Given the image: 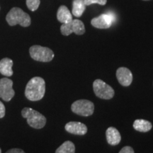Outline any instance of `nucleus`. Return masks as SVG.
Instances as JSON below:
<instances>
[{"mask_svg": "<svg viewBox=\"0 0 153 153\" xmlns=\"http://www.w3.org/2000/svg\"><path fill=\"white\" fill-rule=\"evenodd\" d=\"M45 93V82L42 77L35 76L30 79L26 85L25 96L28 100L39 101L43 98Z\"/></svg>", "mask_w": 153, "mask_h": 153, "instance_id": "obj_1", "label": "nucleus"}, {"mask_svg": "<svg viewBox=\"0 0 153 153\" xmlns=\"http://www.w3.org/2000/svg\"><path fill=\"white\" fill-rule=\"evenodd\" d=\"M6 19L8 24L11 26L19 24L23 27H28L31 22L29 15L18 7L11 9L7 15Z\"/></svg>", "mask_w": 153, "mask_h": 153, "instance_id": "obj_2", "label": "nucleus"}, {"mask_svg": "<svg viewBox=\"0 0 153 153\" xmlns=\"http://www.w3.org/2000/svg\"><path fill=\"white\" fill-rule=\"evenodd\" d=\"M22 116L27 119V123L30 127L36 129L43 128L46 124V118L37 111L31 108H23L22 111Z\"/></svg>", "mask_w": 153, "mask_h": 153, "instance_id": "obj_3", "label": "nucleus"}, {"mask_svg": "<svg viewBox=\"0 0 153 153\" xmlns=\"http://www.w3.org/2000/svg\"><path fill=\"white\" fill-rule=\"evenodd\" d=\"M30 55L34 60L48 62L54 58V53L51 49L41 45H33L29 49Z\"/></svg>", "mask_w": 153, "mask_h": 153, "instance_id": "obj_4", "label": "nucleus"}, {"mask_svg": "<svg viewBox=\"0 0 153 153\" xmlns=\"http://www.w3.org/2000/svg\"><path fill=\"white\" fill-rule=\"evenodd\" d=\"M71 110L74 114L79 116H89L94 114V105L87 99H79L72 104Z\"/></svg>", "mask_w": 153, "mask_h": 153, "instance_id": "obj_5", "label": "nucleus"}, {"mask_svg": "<svg viewBox=\"0 0 153 153\" xmlns=\"http://www.w3.org/2000/svg\"><path fill=\"white\" fill-rule=\"evenodd\" d=\"M93 89L95 95L102 99H112L114 97V89L110 85H107L103 80L97 79L93 83Z\"/></svg>", "mask_w": 153, "mask_h": 153, "instance_id": "obj_6", "label": "nucleus"}, {"mask_svg": "<svg viewBox=\"0 0 153 153\" xmlns=\"http://www.w3.org/2000/svg\"><path fill=\"white\" fill-rule=\"evenodd\" d=\"M61 33L68 36L72 33L76 35H83L85 33V27L84 23L79 19H72L68 24H62L60 27Z\"/></svg>", "mask_w": 153, "mask_h": 153, "instance_id": "obj_7", "label": "nucleus"}, {"mask_svg": "<svg viewBox=\"0 0 153 153\" xmlns=\"http://www.w3.org/2000/svg\"><path fill=\"white\" fill-rule=\"evenodd\" d=\"M12 87V80L8 78H2L0 79V98L5 101L11 100L15 94V91Z\"/></svg>", "mask_w": 153, "mask_h": 153, "instance_id": "obj_8", "label": "nucleus"}, {"mask_svg": "<svg viewBox=\"0 0 153 153\" xmlns=\"http://www.w3.org/2000/svg\"><path fill=\"white\" fill-rule=\"evenodd\" d=\"M114 20V16L110 13H108L92 19L91 21V24L94 27L99 29H106L111 26L113 21Z\"/></svg>", "mask_w": 153, "mask_h": 153, "instance_id": "obj_9", "label": "nucleus"}, {"mask_svg": "<svg viewBox=\"0 0 153 153\" xmlns=\"http://www.w3.org/2000/svg\"><path fill=\"white\" fill-rule=\"evenodd\" d=\"M116 78L120 85L123 87H128L133 82V76L131 71L128 68L121 67L118 68L116 71Z\"/></svg>", "mask_w": 153, "mask_h": 153, "instance_id": "obj_10", "label": "nucleus"}, {"mask_svg": "<svg viewBox=\"0 0 153 153\" xmlns=\"http://www.w3.org/2000/svg\"><path fill=\"white\" fill-rule=\"evenodd\" d=\"M66 131L76 135H84L87 133V127L81 122L70 121L65 126Z\"/></svg>", "mask_w": 153, "mask_h": 153, "instance_id": "obj_11", "label": "nucleus"}, {"mask_svg": "<svg viewBox=\"0 0 153 153\" xmlns=\"http://www.w3.org/2000/svg\"><path fill=\"white\" fill-rule=\"evenodd\" d=\"M107 143L111 145H117L121 140V135L116 128L109 127L106 131Z\"/></svg>", "mask_w": 153, "mask_h": 153, "instance_id": "obj_12", "label": "nucleus"}, {"mask_svg": "<svg viewBox=\"0 0 153 153\" xmlns=\"http://www.w3.org/2000/svg\"><path fill=\"white\" fill-rule=\"evenodd\" d=\"M57 19L59 22L62 24H68L72 21L71 12L66 6L62 5L59 7L57 12Z\"/></svg>", "mask_w": 153, "mask_h": 153, "instance_id": "obj_13", "label": "nucleus"}, {"mask_svg": "<svg viewBox=\"0 0 153 153\" xmlns=\"http://www.w3.org/2000/svg\"><path fill=\"white\" fill-rule=\"evenodd\" d=\"M13 61L8 57H5L0 61V73L7 76L13 75Z\"/></svg>", "mask_w": 153, "mask_h": 153, "instance_id": "obj_14", "label": "nucleus"}, {"mask_svg": "<svg viewBox=\"0 0 153 153\" xmlns=\"http://www.w3.org/2000/svg\"><path fill=\"white\" fill-rule=\"evenodd\" d=\"M133 128L135 131L142 133L150 131L152 128V123L150 121L144 119H137L133 123Z\"/></svg>", "mask_w": 153, "mask_h": 153, "instance_id": "obj_15", "label": "nucleus"}, {"mask_svg": "<svg viewBox=\"0 0 153 153\" xmlns=\"http://www.w3.org/2000/svg\"><path fill=\"white\" fill-rule=\"evenodd\" d=\"M86 5L84 0H74L72 2V14L75 17H80L85 11Z\"/></svg>", "mask_w": 153, "mask_h": 153, "instance_id": "obj_16", "label": "nucleus"}, {"mask_svg": "<svg viewBox=\"0 0 153 153\" xmlns=\"http://www.w3.org/2000/svg\"><path fill=\"white\" fill-rule=\"evenodd\" d=\"M55 153H75V146L71 141H65L57 149Z\"/></svg>", "mask_w": 153, "mask_h": 153, "instance_id": "obj_17", "label": "nucleus"}, {"mask_svg": "<svg viewBox=\"0 0 153 153\" xmlns=\"http://www.w3.org/2000/svg\"><path fill=\"white\" fill-rule=\"evenodd\" d=\"M41 1L40 0H26V5L28 9L30 11H34L37 10L38 7H39Z\"/></svg>", "mask_w": 153, "mask_h": 153, "instance_id": "obj_18", "label": "nucleus"}, {"mask_svg": "<svg viewBox=\"0 0 153 153\" xmlns=\"http://www.w3.org/2000/svg\"><path fill=\"white\" fill-rule=\"evenodd\" d=\"M86 6H89L93 4H98L99 5L104 6L106 4L107 0H84Z\"/></svg>", "mask_w": 153, "mask_h": 153, "instance_id": "obj_19", "label": "nucleus"}, {"mask_svg": "<svg viewBox=\"0 0 153 153\" xmlns=\"http://www.w3.org/2000/svg\"><path fill=\"white\" fill-rule=\"evenodd\" d=\"M118 153H135L133 149L130 146H125L120 150Z\"/></svg>", "mask_w": 153, "mask_h": 153, "instance_id": "obj_20", "label": "nucleus"}, {"mask_svg": "<svg viewBox=\"0 0 153 153\" xmlns=\"http://www.w3.org/2000/svg\"><path fill=\"white\" fill-rule=\"evenodd\" d=\"M5 106L1 101H0V118H3L5 115Z\"/></svg>", "mask_w": 153, "mask_h": 153, "instance_id": "obj_21", "label": "nucleus"}, {"mask_svg": "<svg viewBox=\"0 0 153 153\" xmlns=\"http://www.w3.org/2000/svg\"><path fill=\"white\" fill-rule=\"evenodd\" d=\"M6 153H25V152L22 149L19 148H12L7 151Z\"/></svg>", "mask_w": 153, "mask_h": 153, "instance_id": "obj_22", "label": "nucleus"}, {"mask_svg": "<svg viewBox=\"0 0 153 153\" xmlns=\"http://www.w3.org/2000/svg\"><path fill=\"white\" fill-rule=\"evenodd\" d=\"M0 153H1V148H0Z\"/></svg>", "mask_w": 153, "mask_h": 153, "instance_id": "obj_23", "label": "nucleus"}, {"mask_svg": "<svg viewBox=\"0 0 153 153\" xmlns=\"http://www.w3.org/2000/svg\"><path fill=\"white\" fill-rule=\"evenodd\" d=\"M144 1H148V0H144Z\"/></svg>", "mask_w": 153, "mask_h": 153, "instance_id": "obj_24", "label": "nucleus"}]
</instances>
